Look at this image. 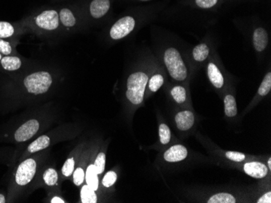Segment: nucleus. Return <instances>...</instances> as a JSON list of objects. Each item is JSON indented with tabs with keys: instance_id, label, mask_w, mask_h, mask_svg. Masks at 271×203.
Listing matches in <instances>:
<instances>
[{
	"instance_id": "nucleus-1",
	"label": "nucleus",
	"mask_w": 271,
	"mask_h": 203,
	"mask_svg": "<svg viewBox=\"0 0 271 203\" xmlns=\"http://www.w3.org/2000/svg\"><path fill=\"white\" fill-rule=\"evenodd\" d=\"M61 79L56 69L35 65L25 72L9 75L0 82V112H13L42 102L56 89Z\"/></svg>"
},
{
	"instance_id": "nucleus-2",
	"label": "nucleus",
	"mask_w": 271,
	"mask_h": 203,
	"mask_svg": "<svg viewBox=\"0 0 271 203\" xmlns=\"http://www.w3.org/2000/svg\"><path fill=\"white\" fill-rule=\"evenodd\" d=\"M55 118L52 110L46 106L27 110L8 123L0 133V142L25 145L46 132Z\"/></svg>"
},
{
	"instance_id": "nucleus-3",
	"label": "nucleus",
	"mask_w": 271,
	"mask_h": 203,
	"mask_svg": "<svg viewBox=\"0 0 271 203\" xmlns=\"http://www.w3.org/2000/svg\"><path fill=\"white\" fill-rule=\"evenodd\" d=\"M50 148L18 161L13 168L7 187L8 203L17 202L32 193V186L40 169L49 160Z\"/></svg>"
},
{
	"instance_id": "nucleus-4",
	"label": "nucleus",
	"mask_w": 271,
	"mask_h": 203,
	"mask_svg": "<svg viewBox=\"0 0 271 203\" xmlns=\"http://www.w3.org/2000/svg\"><path fill=\"white\" fill-rule=\"evenodd\" d=\"M28 33L50 38L63 34L57 9L38 11L20 21Z\"/></svg>"
},
{
	"instance_id": "nucleus-5",
	"label": "nucleus",
	"mask_w": 271,
	"mask_h": 203,
	"mask_svg": "<svg viewBox=\"0 0 271 203\" xmlns=\"http://www.w3.org/2000/svg\"><path fill=\"white\" fill-rule=\"evenodd\" d=\"M78 128L72 123H66L54 127L52 130L46 131L33 139L31 142H29L17 157V160L20 161L33 154L43 150L49 149L54 144L61 142L72 140L78 135Z\"/></svg>"
},
{
	"instance_id": "nucleus-6",
	"label": "nucleus",
	"mask_w": 271,
	"mask_h": 203,
	"mask_svg": "<svg viewBox=\"0 0 271 203\" xmlns=\"http://www.w3.org/2000/svg\"><path fill=\"white\" fill-rule=\"evenodd\" d=\"M63 34H72L84 27L86 15L83 4H67L57 7Z\"/></svg>"
},
{
	"instance_id": "nucleus-7",
	"label": "nucleus",
	"mask_w": 271,
	"mask_h": 203,
	"mask_svg": "<svg viewBox=\"0 0 271 203\" xmlns=\"http://www.w3.org/2000/svg\"><path fill=\"white\" fill-rule=\"evenodd\" d=\"M149 78L148 72L144 70L130 73L126 81L125 91L126 99L130 104L139 106L143 103Z\"/></svg>"
},
{
	"instance_id": "nucleus-8",
	"label": "nucleus",
	"mask_w": 271,
	"mask_h": 203,
	"mask_svg": "<svg viewBox=\"0 0 271 203\" xmlns=\"http://www.w3.org/2000/svg\"><path fill=\"white\" fill-rule=\"evenodd\" d=\"M61 184L60 173L54 165V163L47 160L42 165L36 177L32 186V193L38 189H44L46 191L61 189Z\"/></svg>"
},
{
	"instance_id": "nucleus-9",
	"label": "nucleus",
	"mask_w": 271,
	"mask_h": 203,
	"mask_svg": "<svg viewBox=\"0 0 271 203\" xmlns=\"http://www.w3.org/2000/svg\"><path fill=\"white\" fill-rule=\"evenodd\" d=\"M163 62L170 76L175 81L183 82L188 78V67L177 49L167 48L163 54Z\"/></svg>"
},
{
	"instance_id": "nucleus-10",
	"label": "nucleus",
	"mask_w": 271,
	"mask_h": 203,
	"mask_svg": "<svg viewBox=\"0 0 271 203\" xmlns=\"http://www.w3.org/2000/svg\"><path fill=\"white\" fill-rule=\"evenodd\" d=\"M138 25V18L132 14L125 15L111 25L109 37L113 41H119L130 35Z\"/></svg>"
},
{
	"instance_id": "nucleus-11",
	"label": "nucleus",
	"mask_w": 271,
	"mask_h": 203,
	"mask_svg": "<svg viewBox=\"0 0 271 203\" xmlns=\"http://www.w3.org/2000/svg\"><path fill=\"white\" fill-rule=\"evenodd\" d=\"M113 0H89L83 4L86 19L101 21L108 16L112 9Z\"/></svg>"
},
{
	"instance_id": "nucleus-12",
	"label": "nucleus",
	"mask_w": 271,
	"mask_h": 203,
	"mask_svg": "<svg viewBox=\"0 0 271 203\" xmlns=\"http://www.w3.org/2000/svg\"><path fill=\"white\" fill-rule=\"evenodd\" d=\"M34 66V62L18 55L3 56L0 60V71L9 75H16L25 72Z\"/></svg>"
},
{
	"instance_id": "nucleus-13",
	"label": "nucleus",
	"mask_w": 271,
	"mask_h": 203,
	"mask_svg": "<svg viewBox=\"0 0 271 203\" xmlns=\"http://www.w3.org/2000/svg\"><path fill=\"white\" fill-rule=\"evenodd\" d=\"M84 144H79L71 151L67 156V159L65 160L60 172V180L63 182L66 180H72L73 172L75 170L76 166L78 164L80 156L83 151Z\"/></svg>"
},
{
	"instance_id": "nucleus-14",
	"label": "nucleus",
	"mask_w": 271,
	"mask_h": 203,
	"mask_svg": "<svg viewBox=\"0 0 271 203\" xmlns=\"http://www.w3.org/2000/svg\"><path fill=\"white\" fill-rule=\"evenodd\" d=\"M27 33L26 29L20 21L13 23L8 21H0V38L19 40L21 37Z\"/></svg>"
},
{
	"instance_id": "nucleus-15",
	"label": "nucleus",
	"mask_w": 271,
	"mask_h": 203,
	"mask_svg": "<svg viewBox=\"0 0 271 203\" xmlns=\"http://www.w3.org/2000/svg\"><path fill=\"white\" fill-rule=\"evenodd\" d=\"M207 75L214 87L220 89L225 83V79L219 66L214 62H210L207 66Z\"/></svg>"
},
{
	"instance_id": "nucleus-16",
	"label": "nucleus",
	"mask_w": 271,
	"mask_h": 203,
	"mask_svg": "<svg viewBox=\"0 0 271 203\" xmlns=\"http://www.w3.org/2000/svg\"><path fill=\"white\" fill-rule=\"evenodd\" d=\"M86 163V155L85 154V150H83L72 176V180L76 186H82L85 182V174L87 166Z\"/></svg>"
},
{
	"instance_id": "nucleus-17",
	"label": "nucleus",
	"mask_w": 271,
	"mask_h": 203,
	"mask_svg": "<svg viewBox=\"0 0 271 203\" xmlns=\"http://www.w3.org/2000/svg\"><path fill=\"white\" fill-rule=\"evenodd\" d=\"M268 33L264 28L258 27L255 29L252 35V43L256 51L263 52L268 46Z\"/></svg>"
},
{
	"instance_id": "nucleus-18",
	"label": "nucleus",
	"mask_w": 271,
	"mask_h": 203,
	"mask_svg": "<svg viewBox=\"0 0 271 203\" xmlns=\"http://www.w3.org/2000/svg\"><path fill=\"white\" fill-rule=\"evenodd\" d=\"M244 172L253 178L261 179L268 173V168L260 162H250L244 164Z\"/></svg>"
},
{
	"instance_id": "nucleus-19",
	"label": "nucleus",
	"mask_w": 271,
	"mask_h": 203,
	"mask_svg": "<svg viewBox=\"0 0 271 203\" xmlns=\"http://www.w3.org/2000/svg\"><path fill=\"white\" fill-rule=\"evenodd\" d=\"M175 120L177 128L180 131H185L192 128L195 118L191 111L187 110V111H181V112L178 113L175 115Z\"/></svg>"
},
{
	"instance_id": "nucleus-20",
	"label": "nucleus",
	"mask_w": 271,
	"mask_h": 203,
	"mask_svg": "<svg viewBox=\"0 0 271 203\" xmlns=\"http://www.w3.org/2000/svg\"><path fill=\"white\" fill-rule=\"evenodd\" d=\"M188 156V151L184 146L175 145L167 150L164 153V159L167 162H179L184 160Z\"/></svg>"
},
{
	"instance_id": "nucleus-21",
	"label": "nucleus",
	"mask_w": 271,
	"mask_h": 203,
	"mask_svg": "<svg viewBox=\"0 0 271 203\" xmlns=\"http://www.w3.org/2000/svg\"><path fill=\"white\" fill-rule=\"evenodd\" d=\"M85 182L94 190L98 191L99 188V179H98V175L95 167H94V162L86 166Z\"/></svg>"
},
{
	"instance_id": "nucleus-22",
	"label": "nucleus",
	"mask_w": 271,
	"mask_h": 203,
	"mask_svg": "<svg viewBox=\"0 0 271 203\" xmlns=\"http://www.w3.org/2000/svg\"><path fill=\"white\" fill-rule=\"evenodd\" d=\"M20 43L19 40L4 39L0 38V53L3 56L18 55L17 46Z\"/></svg>"
},
{
	"instance_id": "nucleus-23",
	"label": "nucleus",
	"mask_w": 271,
	"mask_h": 203,
	"mask_svg": "<svg viewBox=\"0 0 271 203\" xmlns=\"http://www.w3.org/2000/svg\"><path fill=\"white\" fill-rule=\"evenodd\" d=\"M80 202L96 203L98 202V196L96 191L89 186L87 184H83L80 191Z\"/></svg>"
},
{
	"instance_id": "nucleus-24",
	"label": "nucleus",
	"mask_w": 271,
	"mask_h": 203,
	"mask_svg": "<svg viewBox=\"0 0 271 203\" xmlns=\"http://www.w3.org/2000/svg\"><path fill=\"white\" fill-rule=\"evenodd\" d=\"M210 47L206 43H200L194 47L192 50V58L196 62H203L207 60L210 55Z\"/></svg>"
},
{
	"instance_id": "nucleus-25",
	"label": "nucleus",
	"mask_w": 271,
	"mask_h": 203,
	"mask_svg": "<svg viewBox=\"0 0 271 203\" xmlns=\"http://www.w3.org/2000/svg\"><path fill=\"white\" fill-rule=\"evenodd\" d=\"M163 83H164V77L163 74L155 73L149 78L146 88H148L149 91L156 92L160 89Z\"/></svg>"
},
{
	"instance_id": "nucleus-26",
	"label": "nucleus",
	"mask_w": 271,
	"mask_h": 203,
	"mask_svg": "<svg viewBox=\"0 0 271 203\" xmlns=\"http://www.w3.org/2000/svg\"><path fill=\"white\" fill-rule=\"evenodd\" d=\"M224 0H191V5L194 8L204 10H210L218 8Z\"/></svg>"
},
{
	"instance_id": "nucleus-27",
	"label": "nucleus",
	"mask_w": 271,
	"mask_h": 203,
	"mask_svg": "<svg viewBox=\"0 0 271 203\" xmlns=\"http://www.w3.org/2000/svg\"><path fill=\"white\" fill-rule=\"evenodd\" d=\"M224 108L225 114L230 118L236 116L237 114V106L236 99L232 95H227L224 98Z\"/></svg>"
},
{
	"instance_id": "nucleus-28",
	"label": "nucleus",
	"mask_w": 271,
	"mask_h": 203,
	"mask_svg": "<svg viewBox=\"0 0 271 203\" xmlns=\"http://www.w3.org/2000/svg\"><path fill=\"white\" fill-rule=\"evenodd\" d=\"M44 202L67 203L69 201L63 197L61 189H53L47 191V194L46 198L44 199Z\"/></svg>"
},
{
	"instance_id": "nucleus-29",
	"label": "nucleus",
	"mask_w": 271,
	"mask_h": 203,
	"mask_svg": "<svg viewBox=\"0 0 271 203\" xmlns=\"http://www.w3.org/2000/svg\"><path fill=\"white\" fill-rule=\"evenodd\" d=\"M171 96L178 104H183L187 97V91L183 86L177 85L171 90Z\"/></svg>"
},
{
	"instance_id": "nucleus-30",
	"label": "nucleus",
	"mask_w": 271,
	"mask_h": 203,
	"mask_svg": "<svg viewBox=\"0 0 271 203\" xmlns=\"http://www.w3.org/2000/svg\"><path fill=\"white\" fill-rule=\"evenodd\" d=\"M236 198L230 193H221L215 194L209 199L208 203H235Z\"/></svg>"
},
{
	"instance_id": "nucleus-31",
	"label": "nucleus",
	"mask_w": 271,
	"mask_h": 203,
	"mask_svg": "<svg viewBox=\"0 0 271 203\" xmlns=\"http://www.w3.org/2000/svg\"><path fill=\"white\" fill-rule=\"evenodd\" d=\"M94 164L98 176L102 174L104 172L105 167H106V154L103 151H100L97 155L94 161Z\"/></svg>"
},
{
	"instance_id": "nucleus-32",
	"label": "nucleus",
	"mask_w": 271,
	"mask_h": 203,
	"mask_svg": "<svg viewBox=\"0 0 271 203\" xmlns=\"http://www.w3.org/2000/svg\"><path fill=\"white\" fill-rule=\"evenodd\" d=\"M271 89V73H267L265 76L264 77L261 85L259 87L258 92L259 95L261 96H265L267 94L269 93Z\"/></svg>"
},
{
	"instance_id": "nucleus-33",
	"label": "nucleus",
	"mask_w": 271,
	"mask_h": 203,
	"mask_svg": "<svg viewBox=\"0 0 271 203\" xmlns=\"http://www.w3.org/2000/svg\"><path fill=\"white\" fill-rule=\"evenodd\" d=\"M116 172L115 171H109L105 174L104 177L102 178V184L105 188H111L112 187L117 180Z\"/></svg>"
},
{
	"instance_id": "nucleus-34",
	"label": "nucleus",
	"mask_w": 271,
	"mask_h": 203,
	"mask_svg": "<svg viewBox=\"0 0 271 203\" xmlns=\"http://www.w3.org/2000/svg\"><path fill=\"white\" fill-rule=\"evenodd\" d=\"M159 138L161 143L167 144L171 140V131L166 124H161L159 127Z\"/></svg>"
},
{
	"instance_id": "nucleus-35",
	"label": "nucleus",
	"mask_w": 271,
	"mask_h": 203,
	"mask_svg": "<svg viewBox=\"0 0 271 203\" xmlns=\"http://www.w3.org/2000/svg\"><path fill=\"white\" fill-rule=\"evenodd\" d=\"M226 156L232 161L242 162L245 159L244 154L236 151H228L226 153Z\"/></svg>"
},
{
	"instance_id": "nucleus-36",
	"label": "nucleus",
	"mask_w": 271,
	"mask_h": 203,
	"mask_svg": "<svg viewBox=\"0 0 271 203\" xmlns=\"http://www.w3.org/2000/svg\"><path fill=\"white\" fill-rule=\"evenodd\" d=\"M258 203H270L271 202V193L268 192V193H265L263 195L262 197H260L257 201Z\"/></svg>"
},
{
	"instance_id": "nucleus-37",
	"label": "nucleus",
	"mask_w": 271,
	"mask_h": 203,
	"mask_svg": "<svg viewBox=\"0 0 271 203\" xmlns=\"http://www.w3.org/2000/svg\"><path fill=\"white\" fill-rule=\"evenodd\" d=\"M0 203H8L7 189H0Z\"/></svg>"
},
{
	"instance_id": "nucleus-38",
	"label": "nucleus",
	"mask_w": 271,
	"mask_h": 203,
	"mask_svg": "<svg viewBox=\"0 0 271 203\" xmlns=\"http://www.w3.org/2000/svg\"><path fill=\"white\" fill-rule=\"evenodd\" d=\"M64 1H69V0H51L52 3H62L64 2Z\"/></svg>"
},
{
	"instance_id": "nucleus-39",
	"label": "nucleus",
	"mask_w": 271,
	"mask_h": 203,
	"mask_svg": "<svg viewBox=\"0 0 271 203\" xmlns=\"http://www.w3.org/2000/svg\"><path fill=\"white\" fill-rule=\"evenodd\" d=\"M268 168H269V170L271 169V159L269 158V160H268Z\"/></svg>"
},
{
	"instance_id": "nucleus-40",
	"label": "nucleus",
	"mask_w": 271,
	"mask_h": 203,
	"mask_svg": "<svg viewBox=\"0 0 271 203\" xmlns=\"http://www.w3.org/2000/svg\"><path fill=\"white\" fill-rule=\"evenodd\" d=\"M136 1H140V2H147V1H152V0H136Z\"/></svg>"
},
{
	"instance_id": "nucleus-41",
	"label": "nucleus",
	"mask_w": 271,
	"mask_h": 203,
	"mask_svg": "<svg viewBox=\"0 0 271 203\" xmlns=\"http://www.w3.org/2000/svg\"><path fill=\"white\" fill-rule=\"evenodd\" d=\"M2 58H3V55H2V54H1V53H0V60H1V59H2Z\"/></svg>"
}]
</instances>
